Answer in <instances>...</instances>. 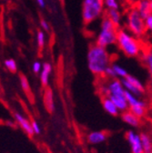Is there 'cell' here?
<instances>
[{
	"instance_id": "3",
	"label": "cell",
	"mask_w": 152,
	"mask_h": 153,
	"mask_svg": "<svg viewBox=\"0 0 152 153\" xmlns=\"http://www.w3.org/2000/svg\"><path fill=\"white\" fill-rule=\"evenodd\" d=\"M119 29V27H118L109 18L104 16L101 18L100 29L96 38V44L106 48L117 44Z\"/></svg>"
},
{
	"instance_id": "9",
	"label": "cell",
	"mask_w": 152,
	"mask_h": 153,
	"mask_svg": "<svg viewBox=\"0 0 152 153\" xmlns=\"http://www.w3.org/2000/svg\"><path fill=\"white\" fill-rule=\"evenodd\" d=\"M133 7L137 9V11L144 19L152 14V3L149 0H139Z\"/></svg>"
},
{
	"instance_id": "21",
	"label": "cell",
	"mask_w": 152,
	"mask_h": 153,
	"mask_svg": "<svg viewBox=\"0 0 152 153\" xmlns=\"http://www.w3.org/2000/svg\"><path fill=\"white\" fill-rule=\"evenodd\" d=\"M36 42H37V46H39V49H43L45 47V43H46V36H45V31L43 30H39L36 34Z\"/></svg>"
},
{
	"instance_id": "17",
	"label": "cell",
	"mask_w": 152,
	"mask_h": 153,
	"mask_svg": "<svg viewBox=\"0 0 152 153\" xmlns=\"http://www.w3.org/2000/svg\"><path fill=\"white\" fill-rule=\"evenodd\" d=\"M140 138L145 152H152V137L148 133H141Z\"/></svg>"
},
{
	"instance_id": "31",
	"label": "cell",
	"mask_w": 152,
	"mask_h": 153,
	"mask_svg": "<svg viewBox=\"0 0 152 153\" xmlns=\"http://www.w3.org/2000/svg\"><path fill=\"white\" fill-rule=\"evenodd\" d=\"M119 3H125V0H118Z\"/></svg>"
},
{
	"instance_id": "16",
	"label": "cell",
	"mask_w": 152,
	"mask_h": 153,
	"mask_svg": "<svg viewBox=\"0 0 152 153\" xmlns=\"http://www.w3.org/2000/svg\"><path fill=\"white\" fill-rule=\"evenodd\" d=\"M142 61L146 66L149 75L152 78V49H149L142 54Z\"/></svg>"
},
{
	"instance_id": "27",
	"label": "cell",
	"mask_w": 152,
	"mask_h": 153,
	"mask_svg": "<svg viewBox=\"0 0 152 153\" xmlns=\"http://www.w3.org/2000/svg\"><path fill=\"white\" fill-rule=\"evenodd\" d=\"M32 128H33V130H34V133L35 134H40V126L39 124L37 123L36 120H32Z\"/></svg>"
},
{
	"instance_id": "14",
	"label": "cell",
	"mask_w": 152,
	"mask_h": 153,
	"mask_svg": "<svg viewBox=\"0 0 152 153\" xmlns=\"http://www.w3.org/2000/svg\"><path fill=\"white\" fill-rule=\"evenodd\" d=\"M52 72V65L48 62H45L40 72V81L43 87H47L49 82V76Z\"/></svg>"
},
{
	"instance_id": "22",
	"label": "cell",
	"mask_w": 152,
	"mask_h": 153,
	"mask_svg": "<svg viewBox=\"0 0 152 153\" xmlns=\"http://www.w3.org/2000/svg\"><path fill=\"white\" fill-rule=\"evenodd\" d=\"M20 79V85H21V88L22 89L24 90V92L26 94H30V86H29V83H28V80L26 78V76L24 75H21L19 76Z\"/></svg>"
},
{
	"instance_id": "18",
	"label": "cell",
	"mask_w": 152,
	"mask_h": 153,
	"mask_svg": "<svg viewBox=\"0 0 152 153\" xmlns=\"http://www.w3.org/2000/svg\"><path fill=\"white\" fill-rule=\"evenodd\" d=\"M111 67L113 68L114 71H115V74H116L118 79L119 78V79H125V78H127V76H128V71L122 66H120L119 64H112Z\"/></svg>"
},
{
	"instance_id": "1",
	"label": "cell",
	"mask_w": 152,
	"mask_h": 153,
	"mask_svg": "<svg viewBox=\"0 0 152 153\" xmlns=\"http://www.w3.org/2000/svg\"><path fill=\"white\" fill-rule=\"evenodd\" d=\"M87 67L95 76H105L106 70L112 65L111 57L106 48L96 43L90 46L87 52Z\"/></svg>"
},
{
	"instance_id": "15",
	"label": "cell",
	"mask_w": 152,
	"mask_h": 153,
	"mask_svg": "<svg viewBox=\"0 0 152 153\" xmlns=\"http://www.w3.org/2000/svg\"><path fill=\"white\" fill-rule=\"evenodd\" d=\"M44 101H45V106L47 109L48 112H53L55 109V104H54V98H53V92L51 88H46L45 92H44Z\"/></svg>"
},
{
	"instance_id": "8",
	"label": "cell",
	"mask_w": 152,
	"mask_h": 153,
	"mask_svg": "<svg viewBox=\"0 0 152 153\" xmlns=\"http://www.w3.org/2000/svg\"><path fill=\"white\" fill-rule=\"evenodd\" d=\"M14 118H15L16 123L20 126V128L27 134L28 136L32 137L33 135H35L33 128H32V122L30 120H28L26 117H24L21 113L15 112Z\"/></svg>"
},
{
	"instance_id": "11",
	"label": "cell",
	"mask_w": 152,
	"mask_h": 153,
	"mask_svg": "<svg viewBox=\"0 0 152 153\" xmlns=\"http://www.w3.org/2000/svg\"><path fill=\"white\" fill-rule=\"evenodd\" d=\"M107 138H108V134L104 131H92L87 134V140L88 143L92 145H97L106 141Z\"/></svg>"
},
{
	"instance_id": "25",
	"label": "cell",
	"mask_w": 152,
	"mask_h": 153,
	"mask_svg": "<svg viewBox=\"0 0 152 153\" xmlns=\"http://www.w3.org/2000/svg\"><path fill=\"white\" fill-rule=\"evenodd\" d=\"M105 76L108 78V79H118L117 76L115 74V71H114L113 68L110 66L107 70H106V73H105Z\"/></svg>"
},
{
	"instance_id": "28",
	"label": "cell",
	"mask_w": 152,
	"mask_h": 153,
	"mask_svg": "<svg viewBox=\"0 0 152 153\" xmlns=\"http://www.w3.org/2000/svg\"><path fill=\"white\" fill-rule=\"evenodd\" d=\"M40 26H41L43 31H49V29H50L49 24L45 20V19H41V21H40Z\"/></svg>"
},
{
	"instance_id": "19",
	"label": "cell",
	"mask_w": 152,
	"mask_h": 153,
	"mask_svg": "<svg viewBox=\"0 0 152 153\" xmlns=\"http://www.w3.org/2000/svg\"><path fill=\"white\" fill-rule=\"evenodd\" d=\"M130 84H132L133 86H134L135 88H137L139 90H140L141 92L145 93V88L143 86V84L140 82V80H139L136 76H131V75H128L127 78H125Z\"/></svg>"
},
{
	"instance_id": "7",
	"label": "cell",
	"mask_w": 152,
	"mask_h": 153,
	"mask_svg": "<svg viewBox=\"0 0 152 153\" xmlns=\"http://www.w3.org/2000/svg\"><path fill=\"white\" fill-rule=\"evenodd\" d=\"M126 139L130 146L131 153H144V149L142 146V141L140 138V134L128 130L126 134Z\"/></svg>"
},
{
	"instance_id": "12",
	"label": "cell",
	"mask_w": 152,
	"mask_h": 153,
	"mask_svg": "<svg viewBox=\"0 0 152 153\" xmlns=\"http://www.w3.org/2000/svg\"><path fill=\"white\" fill-rule=\"evenodd\" d=\"M101 102L105 111L111 115V116H118L119 113L120 112L116 104L113 102V100L109 97H102Z\"/></svg>"
},
{
	"instance_id": "26",
	"label": "cell",
	"mask_w": 152,
	"mask_h": 153,
	"mask_svg": "<svg viewBox=\"0 0 152 153\" xmlns=\"http://www.w3.org/2000/svg\"><path fill=\"white\" fill-rule=\"evenodd\" d=\"M42 67H43V64H41L39 61H35L33 63V66H32V69H33V72L36 73V74H40L41 70H42Z\"/></svg>"
},
{
	"instance_id": "30",
	"label": "cell",
	"mask_w": 152,
	"mask_h": 153,
	"mask_svg": "<svg viewBox=\"0 0 152 153\" xmlns=\"http://www.w3.org/2000/svg\"><path fill=\"white\" fill-rule=\"evenodd\" d=\"M36 1L40 7L44 8L46 7V0H36Z\"/></svg>"
},
{
	"instance_id": "33",
	"label": "cell",
	"mask_w": 152,
	"mask_h": 153,
	"mask_svg": "<svg viewBox=\"0 0 152 153\" xmlns=\"http://www.w3.org/2000/svg\"><path fill=\"white\" fill-rule=\"evenodd\" d=\"M149 1H150V2H151V3H152V0H149Z\"/></svg>"
},
{
	"instance_id": "32",
	"label": "cell",
	"mask_w": 152,
	"mask_h": 153,
	"mask_svg": "<svg viewBox=\"0 0 152 153\" xmlns=\"http://www.w3.org/2000/svg\"><path fill=\"white\" fill-rule=\"evenodd\" d=\"M144 153H152V152H144Z\"/></svg>"
},
{
	"instance_id": "20",
	"label": "cell",
	"mask_w": 152,
	"mask_h": 153,
	"mask_svg": "<svg viewBox=\"0 0 152 153\" xmlns=\"http://www.w3.org/2000/svg\"><path fill=\"white\" fill-rule=\"evenodd\" d=\"M4 66H5V68H6L8 71H10V72H12V73H15V72H16V70H17L16 62L13 59H6V60L4 61Z\"/></svg>"
},
{
	"instance_id": "5",
	"label": "cell",
	"mask_w": 152,
	"mask_h": 153,
	"mask_svg": "<svg viewBox=\"0 0 152 153\" xmlns=\"http://www.w3.org/2000/svg\"><path fill=\"white\" fill-rule=\"evenodd\" d=\"M104 0H83L82 17L85 24H89L105 16Z\"/></svg>"
},
{
	"instance_id": "2",
	"label": "cell",
	"mask_w": 152,
	"mask_h": 153,
	"mask_svg": "<svg viewBox=\"0 0 152 153\" xmlns=\"http://www.w3.org/2000/svg\"><path fill=\"white\" fill-rule=\"evenodd\" d=\"M117 45L119 49L129 57H137L141 53V45L134 35L126 28H119L118 32Z\"/></svg>"
},
{
	"instance_id": "29",
	"label": "cell",
	"mask_w": 152,
	"mask_h": 153,
	"mask_svg": "<svg viewBox=\"0 0 152 153\" xmlns=\"http://www.w3.org/2000/svg\"><path fill=\"white\" fill-rule=\"evenodd\" d=\"M138 1H139V0H125V3L128 4L130 7H133Z\"/></svg>"
},
{
	"instance_id": "6",
	"label": "cell",
	"mask_w": 152,
	"mask_h": 153,
	"mask_svg": "<svg viewBox=\"0 0 152 153\" xmlns=\"http://www.w3.org/2000/svg\"><path fill=\"white\" fill-rule=\"evenodd\" d=\"M102 97H109V98H125L126 90L122 84L121 79H108L104 85L99 88Z\"/></svg>"
},
{
	"instance_id": "23",
	"label": "cell",
	"mask_w": 152,
	"mask_h": 153,
	"mask_svg": "<svg viewBox=\"0 0 152 153\" xmlns=\"http://www.w3.org/2000/svg\"><path fill=\"white\" fill-rule=\"evenodd\" d=\"M106 9H119V2L118 0H104Z\"/></svg>"
},
{
	"instance_id": "4",
	"label": "cell",
	"mask_w": 152,
	"mask_h": 153,
	"mask_svg": "<svg viewBox=\"0 0 152 153\" xmlns=\"http://www.w3.org/2000/svg\"><path fill=\"white\" fill-rule=\"evenodd\" d=\"M125 18L127 29L137 38H141L148 33L145 25V19L134 7H129L126 13Z\"/></svg>"
},
{
	"instance_id": "13",
	"label": "cell",
	"mask_w": 152,
	"mask_h": 153,
	"mask_svg": "<svg viewBox=\"0 0 152 153\" xmlns=\"http://www.w3.org/2000/svg\"><path fill=\"white\" fill-rule=\"evenodd\" d=\"M105 16L109 18L118 27L120 28L122 22V14L119 9H106Z\"/></svg>"
},
{
	"instance_id": "24",
	"label": "cell",
	"mask_w": 152,
	"mask_h": 153,
	"mask_svg": "<svg viewBox=\"0 0 152 153\" xmlns=\"http://www.w3.org/2000/svg\"><path fill=\"white\" fill-rule=\"evenodd\" d=\"M145 25L147 32L152 34V14H150L148 16L145 18Z\"/></svg>"
},
{
	"instance_id": "10",
	"label": "cell",
	"mask_w": 152,
	"mask_h": 153,
	"mask_svg": "<svg viewBox=\"0 0 152 153\" xmlns=\"http://www.w3.org/2000/svg\"><path fill=\"white\" fill-rule=\"evenodd\" d=\"M121 118H122V120L126 124H128V126L132 128H139L140 126V119L137 117L136 115L133 112H131L129 109L125 112H122Z\"/></svg>"
}]
</instances>
